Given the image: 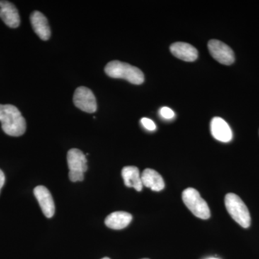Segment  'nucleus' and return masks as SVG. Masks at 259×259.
I'll list each match as a JSON object with an SVG mask.
<instances>
[{
	"label": "nucleus",
	"mask_w": 259,
	"mask_h": 259,
	"mask_svg": "<svg viewBox=\"0 0 259 259\" xmlns=\"http://www.w3.org/2000/svg\"><path fill=\"white\" fill-rule=\"evenodd\" d=\"M208 259H218V258H208Z\"/></svg>",
	"instance_id": "nucleus-20"
},
{
	"label": "nucleus",
	"mask_w": 259,
	"mask_h": 259,
	"mask_svg": "<svg viewBox=\"0 0 259 259\" xmlns=\"http://www.w3.org/2000/svg\"><path fill=\"white\" fill-rule=\"evenodd\" d=\"M225 204L230 215L244 228L250 226V215L248 207L236 194L228 193L225 197Z\"/></svg>",
	"instance_id": "nucleus-3"
},
{
	"label": "nucleus",
	"mask_w": 259,
	"mask_h": 259,
	"mask_svg": "<svg viewBox=\"0 0 259 259\" xmlns=\"http://www.w3.org/2000/svg\"><path fill=\"white\" fill-rule=\"evenodd\" d=\"M5 177L3 171L0 169V191L3 188V186L5 185Z\"/></svg>",
	"instance_id": "nucleus-18"
},
{
	"label": "nucleus",
	"mask_w": 259,
	"mask_h": 259,
	"mask_svg": "<svg viewBox=\"0 0 259 259\" xmlns=\"http://www.w3.org/2000/svg\"><path fill=\"white\" fill-rule=\"evenodd\" d=\"M160 115L166 120H171L175 117V112L168 107H163L160 109Z\"/></svg>",
	"instance_id": "nucleus-16"
},
{
	"label": "nucleus",
	"mask_w": 259,
	"mask_h": 259,
	"mask_svg": "<svg viewBox=\"0 0 259 259\" xmlns=\"http://www.w3.org/2000/svg\"><path fill=\"white\" fill-rule=\"evenodd\" d=\"M105 71L110 77L127 80L134 84H141L144 81V74L141 69L122 61H110L105 66Z\"/></svg>",
	"instance_id": "nucleus-2"
},
{
	"label": "nucleus",
	"mask_w": 259,
	"mask_h": 259,
	"mask_svg": "<svg viewBox=\"0 0 259 259\" xmlns=\"http://www.w3.org/2000/svg\"><path fill=\"white\" fill-rule=\"evenodd\" d=\"M75 106L88 113H93L97 109L96 97L91 90L85 87L76 89L73 97Z\"/></svg>",
	"instance_id": "nucleus-5"
},
{
	"label": "nucleus",
	"mask_w": 259,
	"mask_h": 259,
	"mask_svg": "<svg viewBox=\"0 0 259 259\" xmlns=\"http://www.w3.org/2000/svg\"><path fill=\"white\" fill-rule=\"evenodd\" d=\"M30 23L34 32L42 40L50 38L51 29L47 17L39 11H34L30 15Z\"/></svg>",
	"instance_id": "nucleus-10"
},
{
	"label": "nucleus",
	"mask_w": 259,
	"mask_h": 259,
	"mask_svg": "<svg viewBox=\"0 0 259 259\" xmlns=\"http://www.w3.org/2000/svg\"><path fill=\"white\" fill-rule=\"evenodd\" d=\"M141 122L145 128L147 129L148 131H153L156 129V124L151 119L147 118V117H143Z\"/></svg>",
	"instance_id": "nucleus-17"
},
{
	"label": "nucleus",
	"mask_w": 259,
	"mask_h": 259,
	"mask_svg": "<svg viewBox=\"0 0 259 259\" xmlns=\"http://www.w3.org/2000/svg\"><path fill=\"white\" fill-rule=\"evenodd\" d=\"M143 185L155 192H160L165 187L164 181L157 171L151 168H146L141 175Z\"/></svg>",
	"instance_id": "nucleus-13"
},
{
	"label": "nucleus",
	"mask_w": 259,
	"mask_h": 259,
	"mask_svg": "<svg viewBox=\"0 0 259 259\" xmlns=\"http://www.w3.org/2000/svg\"><path fill=\"white\" fill-rule=\"evenodd\" d=\"M68 166L71 173L83 174L88 171V160L82 151L72 148L67 153Z\"/></svg>",
	"instance_id": "nucleus-9"
},
{
	"label": "nucleus",
	"mask_w": 259,
	"mask_h": 259,
	"mask_svg": "<svg viewBox=\"0 0 259 259\" xmlns=\"http://www.w3.org/2000/svg\"><path fill=\"white\" fill-rule=\"evenodd\" d=\"M210 131L213 138L221 142L228 143L233 139L231 127L221 117H213L210 122Z\"/></svg>",
	"instance_id": "nucleus-8"
},
{
	"label": "nucleus",
	"mask_w": 259,
	"mask_h": 259,
	"mask_svg": "<svg viewBox=\"0 0 259 259\" xmlns=\"http://www.w3.org/2000/svg\"><path fill=\"white\" fill-rule=\"evenodd\" d=\"M142 259H149V258H142Z\"/></svg>",
	"instance_id": "nucleus-21"
},
{
	"label": "nucleus",
	"mask_w": 259,
	"mask_h": 259,
	"mask_svg": "<svg viewBox=\"0 0 259 259\" xmlns=\"http://www.w3.org/2000/svg\"><path fill=\"white\" fill-rule=\"evenodd\" d=\"M170 51L175 57L187 62L197 60L198 57V51L197 49L187 42H175L170 47Z\"/></svg>",
	"instance_id": "nucleus-12"
},
{
	"label": "nucleus",
	"mask_w": 259,
	"mask_h": 259,
	"mask_svg": "<svg viewBox=\"0 0 259 259\" xmlns=\"http://www.w3.org/2000/svg\"><path fill=\"white\" fill-rule=\"evenodd\" d=\"M133 220L132 214L123 211H117L109 214L105 219L107 227L113 230H122L126 228Z\"/></svg>",
	"instance_id": "nucleus-14"
},
{
	"label": "nucleus",
	"mask_w": 259,
	"mask_h": 259,
	"mask_svg": "<svg viewBox=\"0 0 259 259\" xmlns=\"http://www.w3.org/2000/svg\"><path fill=\"white\" fill-rule=\"evenodd\" d=\"M122 177L125 185L127 187H132L138 192L142 190L143 185L141 176L139 168L136 166H125L122 168Z\"/></svg>",
	"instance_id": "nucleus-15"
},
{
	"label": "nucleus",
	"mask_w": 259,
	"mask_h": 259,
	"mask_svg": "<svg viewBox=\"0 0 259 259\" xmlns=\"http://www.w3.org/2000/svg\"><path fill=\"white\" fill-rule=\"evenodd\" d=\"M208 49L211 56L221 64L231 65L235 61L234 52L222 41L218 40H209Z\"/></svg>",
	"instance_id": "nucleus-6"
},
{
	"label": "nucleus",
	"mask_w": 259,
	"mask_h": 259,
	"mask_svg": "<svg viewBox=\"0 0 259 259\" xmlns=\"http://www.w3.org/2000/svg\"><path fill=\"white\" fill-rule=\"evenodd\" d=\"M0 122L2 128L8 136L18 137L26 131V121L14 105H0Z\"/></svg>",
	"instance_id": "nucleus-1"
},
{
	"label": "nucleus",
	"mask_w": 259,
	"mask_h": 259,
	"mask_svg": "<svg viewBox=\"0 0 259 259\" xmlns=\"http://www.w3.org/2000/svg\"><path fill=\"white\" fill-rule=\"evenodd\" d=\"M184 203L196 217L207 220L210 217V210L206 201L201 197L198 191L189 187L182 193Z\"/></svg>",
	"instance_id": "nucleus-4"
},
{
	"label": "nucleus",
	"mask_w": 259,
	"mask_h": 259,
	"mask_svg": "<svg viewBox=\"0 0 259 259\" xmlns=\"http://www.w3.org/2000/svg\"><path fill=\"white\" fill-rule=\"evenodd\" d=\"M33 193L44 215L48 218H52L55 213V204L49 190L44 186H37L34 189Z\"/></svg>",
	"instance_id": "nucleus-7"
},
{
	"label": "nucleus",
	"mask_w": 259,
	"mask_h": 259,
	"mask_svg": "<svg viewBox=\"0 0 259 259\" xmlns=\"http://www.w3.org/2000/svg\"><path fill=\"white\" fill-rule=\"evenodd\" d=\"M0 18L10 28H18L20 24L18 10L8 1H0Z\"/></svg>",
	"instance_id": "nucleus-11"
},
{
	"label": "nucleus",
	"mask_w": 259,
	"mask_h": 259,
	"mask_svg": "<svg viewBox=\"0 0 259 259\" xmlns=\"http://www.w3.org/2000/svg\"><path fill=\"white\" fill-rule=\"evenodd\" d=\"M101 259H110V258H108V257H105V258H102Z\"/></svg>",
	"instance_id": "nucleus-19"
}]
</instances>
